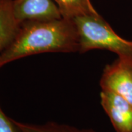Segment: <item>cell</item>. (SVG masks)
I'll list each match as a JSON object with an SVG mask.
<instances>
[{
  "instance_id": "obj_1",
  "label": "cell",
  "mask_w": 132,
  "mask_h": 132,
  "mask_svg": "<svg viewBox=\"0 0 132 132\" xmlns=\"http://www.w3.org/2000/svg\"><path fill=\"white\" fill-rule=\"evenodd\" d=\"M79 34L73 19L25 21L8 46L0 53V68L27 56L45 52H79Z\"/></svg>"
},
{
  "instance_id": "obj_2",
  "label": "cell",
  "mask_w": 132,
  "mask_h": 132,
  "mask_svg": "<svg viewBox=\"0 0 132 132\" xmlns=\"http://www.w3.org/2000/svg\"><path fill=\"white\" fill-rule=\"evenodd\" d=\"M73 20L79 34L80 53L92 49L109 50L118 54V59L132 63V41L119 36L100 15Z\"/></svg>"
},
{
  "instance_id": "obj_3",
  "label": "cell",
  "mask_w": 132,
  "mask_h": 132,
  "mask_svg": "<svg viewBox=\"0 0 132 132\" xmlns=\"http://www.w3.org/2000/svg\"><path fill=\"white\" fill-rule=\"evenodd\" d=\"M102 90L112 91L132 104V63L120 59L105 67L100 80Z\"/></svg>"
},
{
  "instance_id": "obj_4",
  "label": "cell",
  "mask_w": 132,
  "mask_h": 132,
  "mask_svg": "<svg viewBox=\"0 0 132 132\" xmlns=\"http://www.w3.org/2000/svg\"><path fill=\"white\" fill-rule=\"evenodd\" d=\"M101 104L116 132H132V104L107 90L100 93Z\"/></svg>"
},
{
  "instance_id": "obj_5",
  "label": "cell",
  "mask_w": 132,
  "mask_h": 132,
  "mask_svg": "<svg viewBox=\"0 0 132 132\" xmlns=\"http://www.w3.org/2000/svg\"><path fill=\"white\" fill-rule=\"evenodd\" d=\"M13 10L20 24L62 18L54 0H13Z\"/></svg>"
},
{
  "instance_id": "obj_6",
  "label": "cell",
  "mask_w": 132,
  "mask_h": 132,
  "mask_svg": "<svg viewBox=\"0 0 132 132\" xmlns=\"http://www.w3.org/2000/svg\"><path fill=\"white\" fill-rule=\"evenodd\" d=\"M21 24L13 10V0H0V53L15 37Z\"/></svg>"
},
{
  "instance_id": "obj_7",
  "label": "cell",
  "mask_w": 132,
  "mask_h": 132,
  "mask_svg": "<svg viewBox=\"0 0 132 132\" xmlns=\"http://www.w3.org/2000/svg\"><path fill=\"white\" fill-rule=\"evenodd\" d=\"M62 17L73 19L77 17L94 15L98 13L95 9L90 0H54Z\"/></svg>"
},
{
  "instance_id": "obj_8",
  "label": "cell",
  "mask_w": 132,
  "mask_h": 132,
  "mask_svg": "<svg viewBox=\"0 0 132 132\" xmlns=\"http://www.w3.org/2000/svg\"><path fill=\"white\" fill-rule=\"evenodd\" d=\"M15 122L22 132H96L90 129H79L71 126L53 122L43 125H32Z\"/></svg>"
},
{
  "instance_id": "obj_9",
  "label": "cell",
  "mask_w": 132,
  "mask_h": 132,
  "mask_svg": "<svg viewBox=\"0 0 132 132\" xmlns=\"http://www.w3.org/2000/svg\"><path fill=\"white\" fill-rule=\"evenodd\" d=\"M0 132H22L16 122L9 118L0 107Z\"/></svg>"
}]
</instances>
